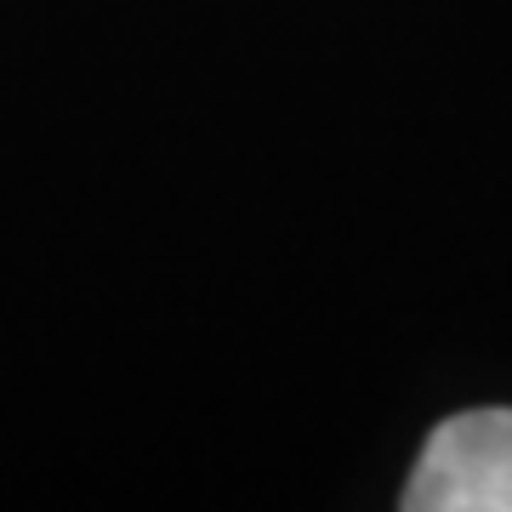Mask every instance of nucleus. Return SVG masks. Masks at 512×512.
I'll return each instance as SVG.
<instances>
[{"label": "nucleus", "mask_w": 512, "mask_h": 512, "mask_svg": "<svg viewBox=\"0 0 512 512\" xmlns=\"http://www.w3.org/2000/svg\"><path fill=\"white\" fill-rule=\"evenodd\" d=\"M410 512H512V410L439 421L404 490Z\"/></svg>", "instance_id": "nucleus-1"}]
</instances>
